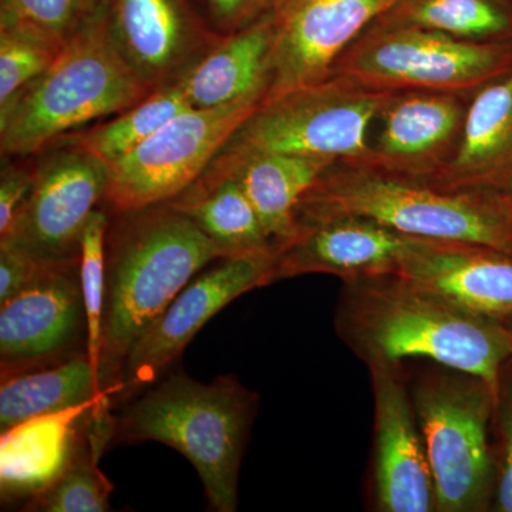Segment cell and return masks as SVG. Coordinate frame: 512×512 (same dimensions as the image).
Returning a JSON list of instances; mask_svg holds the SVG:
<instances>
[{
  "instance_id": "6da1fadb",
  "label": "cell",
  "mask_w": 512,
  "mask_h": 512,
  "mask_svg": "<svg viewBox=\"0 0 512 512\" xmlns=\"http://www.w3.org/2000/svg\"><path fill=\"white\" fill-rule=\"evenodd\" d=\"M335 329L366 366L426 359L481 377L497 392L512 357L501 320L464 311L396 274L343 281Z\"/></svg>"
},
{
  "instance_id": "7a4b0ae2",
  "label": "cell",
  "mask_w": 512,
  "mask_h": 512,
  "mask_svg": "<svg viewBox=\"0 0 512 512\" xmlns=\"http://www.w3.org/2000/svg\"><path fill=\"white\" fill-rule=\"evenodd\" d=\"M221 258L197 224L167 202L110 214L99 363L107 402L137 340L195 275Z\"/></svg>"
},
{
  "instance_id": "3957f363",
  "label": "cell",
  "mask_w": 512,
  "mask_h": 512,
  "mask_svg": "<svg viewBox=\"0 0 512 512\" xmlns=\"http://www.w3.org/2000/svg\"><path fill=\"white\" fill-rule=\"evenodd\" d=\"M258 400L235 376L202 383L173 373L124 404L114 417L113 441L173 447L197 470L210 510L235 512L239 470Z\"/></svg>"
},
{
  "instance_id": "277c9868",
  "label": "cell",
  "mask_w": 512,
  "mask_h": 512,
  "mask_svg": "<svg viewBox=\"0 0 512 512\" xmlns=\"http://www.w3.org/2000/svg\"><path fill=\"white\" fill-rule=\"evenodd\" d=\"M363 218L407 237L470 242L512 255L503 195L450 192L355 164H333L296 208V225Z\"/></svg>"
},
{
  "instance_id": "5b68a950",
  "label": "cell",
  "mask_w": 512,
  "mask_h": 512,
  "mask_svg": "<svg viewBox=\"0 0 512 512\" xmlns=\"http://www.w3.org/2000/svg\"><path fill=\"white\" fill-rule=\"evenodd\" d=\"M104 12L87 20L49 69L0 110L2 156L40 154L76 128L116 116L154 92L111 43Z\"/></svg>"
},
{
  "instance_id": "8992f818",
  "label": "cell",
  "mask_w": 512,
  "mask_h": 512,
  "mask_svg": "<svg viewBox=\"0 0 512 512\" xmlns=\"http://www.w3.org/2000/svg\"><path fill=\"white\" fill-rule=\"evenodd\" d=\"M390 90L333 73L322 82L262 104L232 133L198 180H217L251 158L301 154L365 165L369 128Z\"/></svg>"
},
{
  "instance_id": "52a82bcc",
  "label": "cell",
  "mask_w": 512,
  "mask_h": 512,
  "mask_svg": "<svg viewBox=\"0 0 512 512\" xmlns=\"http://www.w3.org/2000/svg\"><path fill=\"white\" fill-rule=\"evenodd\" d=\"M409 387L437 512L490 511L497 481V447L491 443L497 390L481 377L437 363Z\"/></svg>"
},
{
  "instance_id": "ba28073f",
  "label": "cell",
  "mask_w": 512,
  "mask_h": 512,
  "mask_svg": "<svg viewBox=\"0 0 512 512\" xmlns=\"http://www.w3.org/2000/svg\"><path fill=\"white\" fill-rule=\"evenodd\" d=\"M511 69L512 40L476 42L376 20L339 57L333 73L390 92L470 94Z\"/></svg>"
},
{
  "instance_id": "9c48e42d",
  "label": "cell",
  "mask_w": 512,
  "mask_h": 512,
  "mask_svg": "<svg viewBox=\"0 0 512 512\" xmlns=\"http://www.w3.org/2000/svg\"><path fill=\"white\" fill-rule=\"evenodd\" d=\"M261 100L181 111L126 156L107 165L104 208L119 214L174 200L204 174Z\"/></svg>"
},
{
  "instance_id": "30bf717a",
  "label": "cell",
  "mask_w": 512,
  "mask_h": 512,
  "mask_svg": "<svg viewBox=\"0 0 512 512\" xmlns=\"http://www.w3.org/2000/svg\"><path fill=\"white\" fill-rule=\"evenodd\" d=\"M109 167L73 140L47 147L33 165L32 191L0 244L15 245L39 264L80 259L84 228L103 204Z\"/></svg>"
},
{
  "instance_id": "8fae6325",
  "label": "cell",
  "mask_w": 512,
  "mask_h": 512,
  "mask_svg": "<svg viewBox=\"0 0 512 512\" xmlns=\"http://www.w3.org/2000/svg\"><path fill=\"white\" fill-rule=\"evenodd\" d=\"M278 247L221 258L184 286L131 349L113 404H126L163 379L208 320L238 296L272 284Z\"/></svg>"
},
{
  "instance_id": "7c38bea8",
  "label": "cell",
  "mask_w": 512,
  "mask_h": 512,
  "mask_svg": "<svg viewBox=\"0 0 512 512\" xmlns=\"http://www.w3.org/2000/svg\"><path fill=\"white\" fill-rule=\"evenodd\" d=\"M400 0H279L262 104L332 76L339 57Z\"/></svg>"
},
{
  "instance_id": "4fadbf2b",
  "label": "cell",
  "mask_w": 512,
  "mask_h": 512,
  "mask_svg": "<svg viewBox=\"0 0 512 512\" xmlns=\"http://www.w3.org/2000/svg\"><path fill=\"white\" fill-rule=\"evenodd\" d=\"M80 259L40 266L28 288L0 305V375L87 352Z\"/></svg>"
},
{
  "instance_id": "5bb4252c",
  "label": "cell",
  "mask_w": 512,
  "mask_h": 512,
  "mask_svg": "<svg viewBox=\"0 0 512 512\" xmlns=\"http://www.w3.org/2000/svg\"><path fill=\"white\" fill-rule=\"evenodd\" d=\"M367 369L375 402L373 510L437 512L433 474L403 363L376 362Z\"/></svg>"
},
{
  "instance_id": "9a60e30c",
  "label": "cell",
  "mask_w": 512,
  "mask_h": 512,
  "mask_svg": "<svg viewBox=\"0 0 512 512\" xmlns=\"http://www.w3.org/2000/svg\"><path fill=\"white\" fill-rule=\"evenodd\" d=\"M104 19L119 55L154 90L177 83L224 36L188 0H109Z\"/></svg>"
},
{
  "instance_id": "2e32d148",
  "label": "cell",
  "mask_w": 512,
  "mask_h": 512,
  "mask_svg": "<svg viewBox=\"0 0 512 512\" xmlns=\"http://www.w3.org/2000/svg\"><path fill=\"white\" fill-rule=\"evenodd\" d=\"M470 94L403 90L377 114L380 128L363 167L430 183L456 153Z\"/></svg>"
},
{
  "instance_id": "e0dca14e",
  "label": "cell",
  "mask_w": 512,
  "mask_h": 512,
  "mask_svg": "<svg viewBox=\"0 0 512 512\" xmlns=\"http://www.w3.org/2000/svg\"><path fill=\"white\" fill-rule=\"evenodd\" d=\"M396 275L474 315H512V255L498 249L410 237Z\"/></svg>"
},
{
  "instance_id": "ac0fdd59",
  "label": "cell",
  "mask_w": 512,
  "mask_h": 512,
  "mask_svg": "<svg viewBox=\"0 0 512 512\" xmlns=\"http://www.w3.org/2000/svg\"><path fill=\"white\" fill-rule=\"evenodd\" d=\"M410 237L363 218H329L299 225L295 237L278 245L272 284L308 274L342 281L396 274Z\"/></svg>"
},
{
  "instance_id": "d6986e66",
  "label": "cell",
  "mask_w": 512,
  "mask_h": 512,
  "mask_svg": "<svg viewBox=\"0 0 512 512\" xmlns=\"http://www.w3.org/2000/svg\"><path fill=\"white\" fill-rule=\"evenodd\" d=\"M450 192H512V69L473 93L454 156L430 183Z\"/></svg>"
},
{
  "instance_id": "ffe728a7",
  "label": "cell",
  "mask_w": 512,
  "mask_h": 512,
  "mask_svg": "<svg viewBox=\"0 0 512 512\" xmlns=\"http://www.w3.org/2000/svg\"><path fill=\"white\" fill-rule=\"evenodd\" d=\"M82 404L63 412L23 421L0 439L2 504L23 503L47 490L73 460L86 437L94 407Z\"/></svg>"
},
{
  "instance_id": "44dd1931",
  "label": "cell",
  "mask_w": 512,
  "mask_h": 512,
  "mask_svg": "<svg viewBox=\"0 0 512 512\" xmlns=\"http://www.w3.org/2000/svg\"><path fill=\"white\" fill-rule=\"evenodd\" d=\"M272 12L247 28L221 37L177 84L194 109H215L245 100H264L274 43Z\"/></svg>"
},
{
  "instance_id": "7402d4cb",
  "label": "cell",
  "mask_w": 512,
  "mask_h": 512,
  "mask_svg": "<svg viewBox=\"0 0 512 512\" xmlns=\"http://www.w3.org/2000/svg\"><path fill=\"white\" fill-rule=\"evenodd\" d=\"M333 164L338 161L301 154H265L239 165L227 177L241 185L269 239L282 245L298 231L296 208L303 195Z\"/></svg>"
},
{
  "instance_id": "603a6c76",
  "label": "cell",
  "mask_w": 512,
  "mask_h": 512,
  "mask_svg": "<svg viewBox=\"0 0 512 512\" xmlns=\"http://www.w3.org/2000/svg\"><path fill=\"white\" fill-rule=\"evenodd\" d=\"M94 402L111 407L101 394L99 373L87 352L13 373L2 377L0 384V431Z\"/></svg>"
},
{
  "instance_id": "cb8c5ba5",
  "label": "cell",
  "mask_w": 512,
  "mask_h": 512,
  "mask_svg": "<svg viewBox=\"0 0 512 512\" xmlns=\"http://www.w3.org/2000/svg\"><path fill=\"white\" fill-rule=\"evenodd\" d=\"M167 204L197 224L220 249L222 258L278 247L266 235L254 205L234 178L197 180Z\"/></svg>"
},
{
  "instance_id": "d4e9b609",
  "label": "cell",
  "mask_w": 512,
  "mask_h": 512,
  "mask_svg": "<svg viewBox=\"0 0 512 512\" xmlns=\"http://www.w3.org/2000/svg\"><path fill=\"white\" fill-rule=\"evenodd\" d=\"M377 20L476 42L512 40V13L504 0H400Z\"/></svg>"
},
{
  "instance_id": "484cf974",
  "label": "cell",
  "mask_w": 512,
  "mask_h": 512,
  "mask_svg": "<svg viewBox=\"0 0 512 512\" xmlns=\"http://www.w3.org/2000/svg\"><path fill=\"white\" fill-rule=\"evenodd\" d=\"M190 107L181 87L177 83L168 84L154 90L130 109L77 136L69 134V137L109 165L140 146L165 123Z\"/></svg>"
},
{
  "instance_id": "4316f807",
  "label": "cell",
  "mask_w": 512,
  "mask_h": 512,
  "mask_svg": "<svg viewBox=\"0 0 512 512\" xmlns=\"http://www.w3.org/2000/svg\"><path fill=\"white\" fill-rule=\"evenodd\" d=\"M93 414V413H92ZM106 446L96 439L92 419L86 437L62 476L35 498L23 511L37 512H104L110 510L113 483L104 476L99 458Z\"/></svg>"
},
{
  "instance_id": "83f0119b",
  "label": "cell",
  "mask_w": 512,
  "mask_h": 512,
  "mask_svg": "<svg viewBox=\"0 0 512 512\" xmlns=\"http://www.w3.org/2000/svg\"><path fill=\"white\" fill-rule=\"evenodd\" d=\"M92 16L87 0H0V30L56 47L66 45Z\"/></svg>"
},
{
  "instance_id": "f1b7e54d",
  "label": "cell",
  "mask_w": 512,
  "mask_h": 512,
  "mask_svg": "<svg viewBox=\"0 0 512 512\" xmlns=\"http://www.w3.org/2000/svg\"><path fill=\"white\" fill-rule=\"evenodd\" d=\"M110 214L103 207L90 215L80 247V284L87 316V353L99 373L101 328H103L106 259L104 244Z\"/></svg>"
},
{
  "instance_id": "f546056e",
  "label": "cell",
  "mask_w": 512,
  "mask_h": 512,
  "mask_svg": "<svg viewBox=\"0 0 512 512\" xmlns=\"http://www.w3.org/2000/svg\"><path fill=\"white\" fill-rule=\"evenodd\" d=\"M62 47L0 30V110L49 69Z\"/></svg>"
},
{
  "instance_id": "4dcf8cb0",
  "label": "cell",
  "mask_w": 512,
  "mask_h": 512,
  "mask_svg": "<svg viewBox=\"0 0 512 512\" xmlns=\"http://www.w3.org/2000/svg\"><path fill=\"white\" fill-rule=\"evenodd\" d=\"M497 481L490 512H512V360L505 365L495 410Z\"/></svg>"
},
{
  "instance_id": "1f68e13d",
  "label": "cell",
  "mask_w": 512,
  "mask_h": 512,
  "mask_svg": "<svg viewBox=\"0 0 512 512\" xmlns=\"http://www.w3.org/2000/svg\"><path fill=\"white\" fill-rule=\"evenodd\" d=\"M208 22L215 32L229 35L271 13L279 0H205Z\"/></svg>"
},
{
  "instance_id": "d6a6232c",
  "label": "cell",
  "mask_w": 512,
  "mask_h": 512,
  "mask_svg": "<svg viewBox=\"0 0 512 512\" xmlns=\"http://www.w3.org/2000/svg\"><path fill=\"white\" fill-rule=\"evenodd\" d=\"M33 185V167L3 165L0 175V239L15 227Z\"/></svg>"
},
{
  "instance_id": "836d02e7",
  "label": "cell",
  "mask_w": 512,
  "mask_h": 512,
  "mask_svg": "<svg viewBox=\"0 0 512 512\" xmlns=\"http://www.w3.org/2000/svg\"><path fill=\"white\" fill-rule=\"evenodd\" d=\"M40 266L15 245L0 244V305L28 288Z\"/></svg>"
},
{
  "instance_id": "e575fe53",
  "label": "cell",
  "mask_w": 512,
  "mask_h": 512,
  "mask_svg": "<svg viewBox=\"0 0 512 512\" xmlns=\"http://www.w3.org/2000/svg\"><path fill=\"white\" fill-rule=\"evenodd\" d=\"M87 3H89V8L92 10V13L96 15V13L106 10L107 5H109V0H87Z\"/></svg>"
},
{
  "instance_id": "d590c367",
  "label": "cell",
  "mask_w": 512,
  "mask_h": 512,
  "mask_svg": "<svg viewBox=\"0 0 512 512\" xmlns=\"http://www.w3.org/2000/svg\"><path fill=\"white\" fill-rule=\"evenodd\" d=\"M501 322L504 323L505 329H507L508 336H510V342H511V350H512V315L507 316V318H504L501 320ZM512 360V357H511Z\"/></svg>"
},
{
  "instance_id": "8d00e7d4",
  "label": "cell",
  "mask_w": 512,
  "mask_h": 512,
  "mask_svg": "<svg viewBox=\"0 0 512 512\" xmlns=\"http://www.w3.org/2000/svg\"><path fill=\"white\" fill-rule=\"evenodd\" d=\"M505 205H507L508 214H510L511 224H512V192L510 194L504 195Z\"/></svg>"
}]
</instances>
